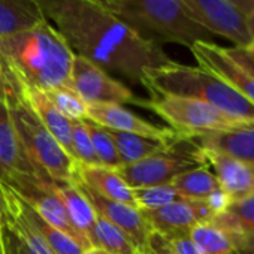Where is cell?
Here are the masks:
<instances>
[{
    "instance_id": "cell-1",
    "label": "cell",
    "mask_w": 254,
    "mask_h": 254,
    "mask_svg": "<svg viewBox=\"0 0 254 254\" xmlns=\"http://www.w3.org/2000/svg\"><path fill=\"white\" fill-rule=\"evenodd\" d=\"M45 18L70 50L135 84L148 69L172 62L162 45L150 42L124 24L106 6L88 0H39Z\"/></svg>"
},
{
    "instance_id": "cell-2",
    "label": "cell",
    "mask_w": 254,
    "mask_h": 254,
    "mask_svg": "<svg viewBox=\"0 0 254 254\" xmlns=\"http://www.w3.org/2000/svg\"><path fill=\"white\" fill-rule=\"evenodd\" d=\"M0 56L21 85L42 91L70 87L75 53L48 20L0 38Z\"/></svg>"
},
{
    "instance_id": "cell-3",
    "label": "cell",
    "mask_w": 254,
    "mask_h": 254,
    "mask_svg": "<svg viewBox=\"0 0 254 254\" xmlns=\"http://www.w3.org/2000/svg\"><path fill=\"white\" fill-rule=\"evenodd\" d=\"M141 85L151 96L194 99L215 108L238 123H254V103L200 66L180 64L172 60L165 66L145 70Z\"/></svg>"
},
{
    "instance_id": "cell-4",
    "label": "cell",
    "mask_w": 254,
    "mask_h": 254,
    "mask_svg": "<svg viewBox=\"0 0 254 254\" xmlns=\"http://www.w3.org/2000/svg\"><path fill=\"white\" fill-rule=\"evenodd\" d=\"M144 39L190 48L199 41L214 42L211 35L181 0H117L109 9Z\"/></svg>"
},
{
    "instance_id": "cell-5",
    "label": "cell",
    "mask_w": 254,
    "mask_h": 254,
    "mask_svg": "<svg viewBox=\"0 0 254 254\" xmlns=\"http://www.w3.org/2000/svg\"><path fill=\"white\" fill-rule=\"evenodd\" d=\"M6 103L21 145L38 175L45 181H72L76 162L45 129L21 94L8 97Z\"/></svg>"
},
{
    "instance_id": "cell-6",
    "label": "cell",
    "mask_w": 254,
    "mask_h": 254,
    "mask_svg": "<svg viewBox=\"0 0 254 254\" xmlns=\"http://www.w3.org/2000/svg\"><path fill=\"white\" fill-rule=\"evenodd\" d=\"M138 105L157 114L171 126L172 130L183 136L184 141H190L203 133L229 130L242 126V123H238L215 108L194 99L151 96L147 100L139 99Z\"/></svg>"
},
{
    "instance_id": "cell-7",
    "label": "cell",
    "mask_w": 254,
    "mask_h": 254,
    "mask_svg": "<svg viewBox=\"0 0 254 254\" xmlns=\"http://www.w3.org/2000/svg\"><path fill=\"white\" fill-rule=\"evenodd\" d=\"M180 145L181 142L169 150L153 154L133 165L121 166L117 169V172L130 189H141L171 184L178 175L184 172L208 166L205 157L194 145L191 151L181 150Z\"/></svg>"
},
{
    "instance_id": "cell-8",
    "label": "cell",
    "mask_w": 254,
    "mask_h": 254,
    "mask_svg": "<svg viewBox=\"0 0 254 254\" xmlns=\"http://www.w3.org/2000/svg\"><path fill=\"white\" fill-rule=\"evenodd\" d=\"M2 181L9 184L17 191V194L24 202H27L51 226L67 235L84 250L93 248L90 241L72 226L63 202L53 190L51 181H45L36 175L18 172L6 175L5 178H2Z\"/></svg>"
},
{
    "instance_id": "cell-9",
    "label": "cell",
    "mask_w": 254,
    "mask_h": 254,
    "mask_svg": "<svg viewBox=\"0 0 254 254\" xmlns=\"http://www.w3.org/2000/svg\"><path fill=\"white\" fill-rule=\"evenodd\" d=\"M70 87L87 105H138L139 102L129 87L114 79L105 69L78 54H75L72 62Z\"/></svg>"
},
{
    "instance_id": "cell-10",
    "label": "cell",
    "mask_w": 254,
    "mask_h": 254,
    "mask_svg": "<svg viewBox=\"0 0 254 254\" xmlns=\"http://www.w3.org/2000/svg\"><path fill=\"white\" fill-rule=\"evenodd\" d=\"M0 223L12 254H56L26 220L17 191L0 180Z\"/></svg>"
},
{
    "instance_id": "cell-11",
    "label": "cell",
    "mask_w": 254,
    "mask_h": 254,
    "mask_svg": "<svg viewBox=\"0 0 254 254\" xmlns=\"http://www.w3.org/2000/svg\"><path fill=\"white\" fill-rule=\"evenodd\" d=\"M181 2L196 21L211 35L233 42V47L253 44L245 26V17L226 0H181Z\"/></svg>"
},
{
    "instance_id": "cell-12",
    "label": "cell",
    "mask_w": 254,
    "mask_h": 254,
    "mask_svg": "<svg viewBox=\"0 0 254 254\" xmlns=\"http://www.w3.org/2000/svg\"><path fill=\"white\" fill-rule=\"evenodd\" d=\"M73 181L76 183L79 190L85 194V197L90 200L91 206L100 217H103L105 220H108L109 223H112L114 226L121 229L132 239V242L139 250V253H144L147 250L153 229L148 224V221L145 220V217L142 215L141 209H138L136 206H132V205L106 199V197L97 194L96 191H93L91 189H88L87 186H84L82 183H79L76 180H73Z\"/></svg>"
},
{
    "instance_id": "cell-13",
    "label": "cell",
    "mask_w": 254,
    "mask_h": 254,
    "mask_svg": "<svg viewBox=\"0 0 254 254\" xmlns=\"http://www.w3.org/2000/svg\"><path fill=\"white\" fill-rule=\"evenodd\" d=\"M153 232L163 236L186 235L194 226L211 221L215 215L206 200L186 199L156 209L141 211Z\"/></svg>"
},
{
    "instance_id": "cell-14",
    "label": "cell",
    "mask_w": 254,
    "mask_h": 254,
    "mask_svg": "<svg viewBox=\"0 0 254 254\" xmlns=\"http://www.w3.org/2000/svg\"><path fill=\"white\" fill-rule=\"evenodd\" d=\"M87 120L93 121L109 130L136 133L142 136H150L156 139H166L174 142H183V136L178 135L171 127L156 126L135 112L123 108V105L114 103H100V105H87Z\"/></svg>"
},
{
    "instance_id": "cell-15",
    "label": "cell",
    "mask_w": 254,
    "mask_h": 254,
    "mask_svg": "<svg viewBox=\"0 0 254 254\" xmlns=\"http://www.w3.org/2000/svg\"><path fill=\"white\" fill-rule=\"evenodd\" d=\"M190 51L200 67L217 75L235 91L254 103V78L226 54L224 47L215 42L199 41L190 47Z\"/></svg>"
},
{
    "instance_id": "cell-16",
    "label": "cell",
    "mask_w": 254,
    "mask_h": 254,
    "mask_svg": "<svg viewBox=\"0 0 254 254\" xmlns=\"http://www.w3.org/2000/svg\"><path fill=\"white\" fill-rule=\"evenodd\" d=\"M190 142L200 150L223 154L254 166V123L229 130L203 133L190 139Z\"/></svg>"
},
{
    "instance_id": "cell-17",
    "label": "cell",
    "mask_w": 254,
    "mask_h": 254,
    "mask_svg": "<svg viewBox=\"0 0 254 254\" xmlns=\"http://www.w3.org/2000/svg\"><path fill=\"white\" fill-rule=\"evenodd\" d=\"M197 148V147H196ZM206 160V165L212 166L218 180L220 189L226 196L233 200L244 199L254 193V166L238 162L223 154L197 148Z\"/></svg>"
},
{
    "instance_id": "cell-18",
    "label": "cell",
    "mask_w": 254,
    "mask_h": 254,
    "mask_svg": "<svg viewBox=\"0 0 254 254\" xmlns=\"http://www.w3.org/2000/svg\"><path fill=\"white\" fill-rule=\"evenodd\" d=\"M21 97L32 109V112L39 118V121L45 126V129L62 145V148L70 156L73 162H76L72 145V121L66 118L48 99L45 91L39 88L21 85Z\"/></svg>"
},
{
    "instance_id": "cell-19",
    "label": "cell",
    "mask_w": 254,
    "mask_h": 254,
    "mask_svg": "<svg viewBox=\"0 0 254 254\" xmlns=\"http://www.w3.org/2000/svg\"><path fill=\"white\" fill-rule=\"evenodd\" d=\"M14 172L39 177L17 135L6 100L0 99V180Z\"/></svg>"
},
{
    "instance_id": "cell-20",
    "label": "cell",
    "mask_w": 254,
    "mask_h": 254,
    "mask_svg": "<svg viewBox=\"0 0 254 254\" xmlns=\"http://www.w3.org/2000/svg\"><path fill=\"white\" fill-rule=\"evenodd\" d=\"M73 180L82 183L84 186L106 199L136 206L133 199V190L127 186V183L117 172V169L105 168L102 165L75 163Z\"/></svg>"
},
{
    "instance_id": "cell-21",
    "label": "cell",
    "mask_w": 254,
    "mask_h": 254,
    "mask_svg": "<svg viewBox=\"0 0 254 254\" xmlns=\"http://www.w3.org/2000/svg\"><path fill=\"white\" fill-rule=\"evenodd\" d=\"M53 190L63 202L67 217L72 226L85 236L93 247V227L97 212L91 206L90 200L79 190L76 183L72 181H51Z\"/></svg>"
},
{
    "instance_id": "cell-22",
    "label": "cell",
    "mask_w": 254,
    "mask_h": 254,
    "mask_svg": "<svg viewBox=\"0 0 254 254\" xmlns=\"http://www.w3.org/2000/svg\"><path fill=\"white\" fill-rule=\"evenodd\" d=\"M211 223L226 230L236 247L254 239V193L229 203L227 209L215 214Z\"/></svg>"
},
{
    "instance_id": "cell-23",
    "label": "cell",
    "mask_w": 254,
    "mask_h": 254,
    "mask_svg": "<svg viewBox=\"0 0 254 254\" xmlns=\"http://www.w3.org/2000/svg\"><path fill=\"white\" fill-rule=\"evenodd\" d=\"M108 132L115 142V147H117V151H118L123 166L133 165V163L141 162L153 154L169 150V148L175 147L177 144H180V142H174V141L156 139V138L142 136V135H136V133H126V132H117V130H109V129H108Z\"/></svg>"
},
{
    "instance_id": "cell-24",
    "label": "cell",
    "mask_w": 254,
    "mask_h": 254,
    "mask_svg": "<svg viewBox=\"0 0 254 254\" xmlns=\"http://www.w3.org/2000/svg\"><path fill=\"white\" fill-rule=\"evenodd\" d=\"M47 20L39 0H0V38Z\"/></svg>"
},
{
    "instance_id": "cell-25",
    "label": "cell",
    "mask_w": 254,
    "mask_h": 254,
    "mask_svg": "<svg viewBox=\"0 0 254 254\" xmlns=\"http://www.w3.org/2000/svg\"><path fill=\"white\" fill-rule=\"evenodd\" d=\"M20 206L21 212L26 217V220L35 227V230L44 238V241L50 245V248L56 254H79L84 251L82 247H79L73 239H70L67 235L51 226L47 220H44L27 202H24L20 197Z\"/></svg>"
},
{
    "instance_id": "cell-26",
    "label": "cell",
    "mask_w": 254,
    "mask_h": 254,
    "mask_svg": "<svg viewBox=\"0 0 254 254\" xmlns=\"http://www.w3.org/2000/svg\"><path fill=\"white\" fill-rule=\"evenodd\" d=\"M171 184L181 196L193 200H206L212 193L220 190L218 180L212 172L208 171V166L184 172Z\"/></svg>"
},
{
    "instance_id": "cell-27",
    "label": "cell",
    "mask_w": 254,
    "mask_h": 254,
    "mask_svg": "<svg viewBox=\"0 0 254 254\" xmlns=\"http://www.w3.org/2000/svg\"><path fill=\"white\" fill-rule=\"evenodd\" d=\"M93 248H100L111 254H141L129 236L99 214L93 227Z\"/></svg>"
},
{
    "instance_id": "cell-28",
    "label": "cell",
    "mask_w": 254,
    "mask_h": 254,
    "mask_svg": "<svg viewBox=\"0 0 254 254\" xmlns=\"http://www.w3.org/2000/svg\"><path fill=\"white\" fill-rule=\"evenodd\" d=\"M189 236L203 254H232L238 248L233 238L211 221L194 226Z\"/></svg>"
},
{
    "instance_id": "cell-29",
    "label": "cell",
    "mask_w": 254,
    "mask_h": 254,
    "mask_svg": "<svg viewBox=\"0 0 254 254\" xmlns=\"http://www.w3.org/2000/svg\"><path fill=\"white\" fill-rule=\"evenodd\" d=\"M87 129L90 133V139H91V145L94 150V154L99 160V165L105 166V168H111V169H120L123 166L115 142L111 138L108 129L105 127L85 120Z\"/></svg>"
},
{
    "instance_id": "cell-30",
    "label": "cell",
    "mask_w": 254,
    "mask_h": 254,
    "mask_svg": "<svg viewBox=\"0 0 254 254\" xmlns=\"http://www.w3.org/2000/svg\"><path fill=\"white\" fill-rule=\"evenodd\" d=\"M133 190V199L138 209H156L169 203L186 200L187 197L181 196L172 184H163V186H151V187H141V189H132Z\"/></svg>"
},
{
    "instance_id": "cell-31",
    "label": "cell",
    "mask_w": 254,
    "mask_h": 254,
    "mask_svg": "<svg viewBox=\"0 0 254 254\" xmlns=\"http://www.w3.org/2000/svg\"><path fill=\"white\" fill-rule=\"evenodd\" d=\"M45 94L56 105V108L70 121L87 120V103L70 87L51 88L47 90Z\"/></svg>"
},
{
    "instance_id": "cell-32",
    "label": "cell",
    "mask_w": 254,
    "mask_h": 254,
    "mask_svg": "<svg viewBox=\"0 0 254 254\" xmlns=\"http://www.w3.org/2000/svg\"><path fill=\"white\" fill-rule=\"evenodd\" d=\"M72 145L76 163L82 165H99V160L94 154L90 133L84 121H72Z\"/></svg>"
},
{
    "instance_id": "cell-33",
    "label": "cell",
    "mask_w": 254,
    "mask_h": 254,
    "mask_svg": "<svg viewBox=\"0 0 254 254\" xmlns=\"http://www.w3.org/2000/svg\"><path fill=\"white\" fill-rule=\"evenodd\" d=\"M21 94V84L15 78L14 72L5 62V59L0 56V99L6 100L11 96Z\"/></svg>"
},
{
    "instance_id": "cell-34",
    "label": "cell",
    "mask_w": 254,
    "mask_h": 254,
    "mask_svg": "<svg viewBox=\"0 0 254 254\" xmlns=\"http://www.w3.org/2000/svg\"><path fill=\"white\" fill-rule=\"evenodd\" d=\"M226 54L239 64L245 72H248L254 78V44L244 45V47H230L224 48Z\"/></svg>"
},
{
    "instance_id": "cell-35",
    "label": "cell",
    "mask_w": 254,
    "mask_h": 254,
    "mask_svg": "<svg viewBox=\"0 0 254 254\" xmlns=\"http://www.w3.org/2000/svg\"><path fill=\"white\" fill-rule=\"evenodd\" d=\"M168 245L177 253V254H203L197 245L190 239L189 233L186 235H172V236H165Z\"/></svg>"
},
{
    "instance_id": "cell-36",
    "label": "cell",
    "mask_w": 254,
    "mask_h": 254,
    "mask_svg": "<svg viewBox=\"0 0 254 254\" xmlns=\"http://www.w3.org/2000/svg\"><path fill=\"white\" fill-rule=\"evenodd\" d=\"M145 254H177L166 242L165 236L157 233V232H153L151 236H150V241H148V245H147V250L144 251Z\"/></svg>"
},
{
    "instance_id": "cell-37",
    "label": "cell",
    "mask_w": 254,
    "mask_h": 254,
    "mask_svg": "<svg viewBox=\"0 0 254 254\" xmlns=\"http://www.w3.org/2000/svg\"><path fill=\"white\" fill-rule=\"evenodd\" d=\"M236 11H239L244 17L254 12V0H226Z\"/></svg>"
},
{
    "instance_id": "cell-38",
    "label": "cell",
    "mask_w": 254,
    "mask_h": 254,
    "mask_svg": "<svg viewBox=\"0 0 254 254\" xmlns=\"http://www.w3.org/2000/svg\"><path fill=\"white\" fill-rule=\"evenodd\" d=\"M0 254H12L8 238H6L3 229H2V232H0Z\"/></svg>"
},
{
    "instance_id": "cell-39",
    "label": "cell",
    "mask_w": 254,
    "mask_h": 254,
    "mask_svg": "<svg viewBox=\"0 0 254 254\" xmlns=\"http://www.w3.org/2000/svg\"><path fill=\"white\" fill-rule=\"evenodd\" d=\"M245 26H247L248 35L251 38V42L254 44V12H251L250 15L245 17Z\"/></svg>"
},
{
    "instance_id": "cell-40",
    "label": "cell",
    "mask_w": 254,
    "mask_h": 254,
    "mask_svg": "<svg viewBox=\"0 0 254 254\" xmlns=\"http://www.w3.org/2000/svg\"><path fill=\"white\" fill-rule=\"evenodd\" d=\"M88 2H93V3H97V5L106 6L108 9H111V8L117 3V0H88Z\"/></svg>"
},
{
    "instance_id": "cell-41",
    "label": "cell",
    "mask_w": 254,
    "mask_h": 254,
    "mask_svg": "<svg viewBox=\"0 0 254 254\" xmlns=\"http://www.w3.org/2000/svg\"><path fill=\"white\" fill-rule=\"evenodd\" d=\"M79 254H111V253H108L105 250H100V248H90V250H84Z\"/></svg>"
},
{
    "instance_id": "cell-42",
    "label": "cell",
    "mask_w": 254,
    "mask_h": 254,
    "mask_svg": "<svg viewBox=\"0 0 254 254\" xmlns=\"http://www.w3.org/2000/svg\"><path fill=\"white\" fill-rule=\"evenodd\" d=\"M0 232H2V223H0Z\"/></svg>"
},
{
    "instance_id": "cell-43",
    "label": "cell",
    "mask_w": 254,
    "mask_h": 254,
    "mask_svg": "<svg viewBox=\"0 0 254 254\" xmlns=\"http://www.w3.org/2000/svg\"><path fill=\"white\" fill-rule=\"evenodd\" d=\"M141 254H145V253H141Z\"/></svg>"
}]
</instances>
